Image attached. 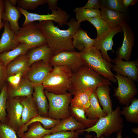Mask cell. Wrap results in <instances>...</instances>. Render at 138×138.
<instances>
[{"label":"cell","mask_w":138,"mask_h":138,"mask_svg":"<svg viewBox=\"0 0 138 138\" xmlns=\"http://www.w3.org/2000/svg\"><path fill=\"white\" fill-rule=\"evenodd\" d=\"M18 7L27 10H33L45 4V0H17Z\"/></svg>","instance_id":"74e56055"},{"label":"cell","mask_w":138,"mask_h":138,"mask_svg":"<svg viewBox=\"0 0 138 138\" xmlns=\"http://www.w3.org/2000/svg\"><path fill=\"white\" fill-rule=\"evenodd\" d=\"M3 2L4 7L2 14V20L8 22L12 30L15 33L20 28L18 21L21 13L18 7L12 5L9 0L3 1Z\"/></svg>","instance_id":"2e32d148"},{"label":"cell","mask_w":138,"mask_h":138,"mask_svg":"<svg viewBox=\"0 0 138 138\" xmlns=\"http://www.w3.org/2000/svg\"><path fill=\"white\" fill-rule=\"evenodd\" d=\"M44 91L42 84L34 85L32 96L37 107L39 115L48 117L49 104Z\"/></svg>","instance_id":"7402d4cb"},{"label":"cell","mask_w":138,"mask_h":138,"mask_svg":"<svg viewBox=\"0 0 138 138\" xmlns=\"http://www.w3.org/2000/svg\"><path fill=\"white\" fill-rule=\"evenodd\" d=\"M7 86L5 84L0 93V122L5 123L7 116L6 103L8 98Z\"/></svg>","instance_id":"8d00e7d4"},{"label":"cell","mask_w":138,"mask_h":138,"mask_svg":"<svg viewBox=\"0 0 138 138\" xmlns=\"http://www.w3.org/2000/svg\"><path fill=\"white\" fill-rule=\"evenodd\" d=\"M2 21L4 31L0 39V54L16 48L21 43L16 39L15 33L11 29L9 23Z\"/></svg>","instance_id":"e0dca14e"},{"label":"cell","mask_w":138,"mask_h":138,"mask_svg":"<svg viewBox=\"0 0 138 138\" xmlns=\"http://www.w3.org/2000/svg\"><path fill=\"white\" fill-rule=\"evenodd\" d=\"M46 3L48 5V7L52 11H55L57 10L58 7V0H45Z\"/></svg>","instance_id":"ee69618b"},{"label":"cell","mask_w":138,"mask_h":138,"mask_svg":"<svg viewBox=\"0 0 138 138\" xmlns=\"http://www.w3.org/2000/svg\"><path fill=\"white\" fill-rule=\"evenodd\" d=\"M95 41V39L89 37L87 31L79 28L73 36L72 45L81 52L94 46Z\"/></svg>","instance_id":"cb8c5ba5"},{"label":"cell","mask_w":138,"mask_h":138,"mask_svg":"<svg viewBox=\"0 0 138 138\" xmlns=\"http://www.w3.org/2000/svg\"><path fill=\"white\" fill-rule=\"evenodd\" d=\"M81 133L78 130L60 131L46 134L42 138H77Z\"/></svg>","instance_id":"f35d334b"},{"label":"cell","mask_w":138,"mask_h":138,"mask_svg":"<svg viewBox=\"0 0 138 138\" xmlns=\"http://www.w3.org/2000/svg\"><path fill=\"white\" fill-rule=\"evenodd\" d=\"M113 61L115 64L113 70L120 75L133 81L138 80V68L137 62L134 61H124L116 57Z\"/></svg>","instance_id":"9a60e30c"},{"label":"cell","mask_w":138,"mask_h":138,"mask_svg":"<svg viewBox=\"0 0 138 138\" xmlns=\"http://www.w3.org/2000/svg\"><path fill=\"white\" fill-rule=\"evenodd\" d=\"M49 63L52 67L60 66L66 67L73 72L84 65L79 52L67 51L52 55Z\"/></svg>","instance_id":"9c48e42d"},{"label":"cell","mask_w":138,"mask_h":138,"mask_svg":"<svg viewBox=\"0 0 138 138\" xmlns=\"http://www.w3.org/2000/svg\"><path fill=\"white\" fill-rule=\"evenodd\" d=\"M122 31L121 26L111 28L108 32L99 38L95 39L94 46L98 50L101 51L103 58L111 64H112L111 62L114 63V61L108 56V51H113L112 49L114 45L113 37L116 34L121 32Z\"/></svg>","instance_id":"7c38bea8"},{"label":"cell","mask_w":138,"mask_h":138,"mask_svg":"<svg viewBox=\"0 0 138 138\" xmlns=\"http://www.w3.org/2000/svg\"><path fill=\"white\" fill-rule=\"evenodd\" d=\"M131 131L134 133L138 135V128H133Z\"/></svg>","instance_id":"681fc988"},{"label":"cell","mask_w":138,"mask_h":138,"mask_svg":"<svg viewBox=\"0 0 138 138\" xmlns=\"http://www.w3.org/2000/svg\"><path fill=\"white\" fill-rule=\"evenodd\" d=\"M18 8L20 12L24 16L25 20L22 26L28 23L38 21L39 22L51 20L58 23L60 27H62L67 22L70 15L64 10L58 7L55 11H52L51 14L41 15L28 12L20 7Z\"/></svg>","instance_id":"30bf717a"},{"label":"cell","mask_w":138,"mask_h":138,"mask_svg":"<svg viewBox=\"0 0 138 138\" xmlns=\"http://www.w3.org/2000/svg\"><path fill=\"white\" fill-rule=\"evenodd\" d=\"M85 113L88 119L92 120L99 119L107 115L101 108L95 92L91 95L90 106L85 111Z\"/></svg>","instance_id":"f1b7e54d"},{"label":"cell","mask_w":138,"mask_h":138,"mask_svg":"<svg viewBox=\"0 0 138 138\" xmlns=\"http://www.w3.org/2000/svg\"><path fill=\"white\" fill-rule=\"evenodd\" d=\"M122 4L124 7L128 9L130 5H135L138 1L137 0H122Z\"/></svg>","instance_id":"f6af8a7d"},{"label":"cell","mask_w":138,"mask_h":138,"mask_svg":"<svg viewBox=\"0 0 138 138\" xmlns=\"http://www.w3.org/2000/svg\"><path fill=\"white\" fill-rule=\"evenodd\" d=\"M104 84L112 85L108 79L84 65L73 72L69 91L72 95L89 89L95 91L98 87Z\"/></svg>","instance_id":"7a4b0ae2"},{"label":"cell","mask_w":138,"mask_h":138,"mask_svg":"<svg viewBox=\"0 0 138 138\" xmlns=\"http://www.w3.org/2000/svg\"><path fill=\"white\" fill-rule=\"evenodd\" d=\"M31 48L22 43L16 48L0 54V61L6 66L18 56L27 53Z\"/></svg>","instance_id":"83f0119b"},{"label":"cell","mask_w":138,"mask_h":138,"mask_svg":"<svg viewBox=\"0 0 138 138\" xmlns=\"http://www.w3.org/2000/svg\"><path fill=\"white\" fill-rule=\"evenodd\" d=\"M73 72L65 67L55 66L44 81V90L55 94L65 93L70 89Z\"/></svg>","instance_id":"3957f363"},{"label":"cell","mask_w":138,"mask_h":138,"mask_svg":"<svg viewBox=\"0 0 138 138\" xmlns=\"http://www.w3.org/2000/svg\"><path fill=\"white\" fill-rule=\"evenodd\" d=\"M20 97V102L23 106L21 128L31 119L39 114L32 95Z\"/></svg>","instance_id":"ac0fdd59"},{"label":"cell","mask_w":138,"mask_h":138,"mask_svg":"<svg viewBox=\"0 0 138 138\" xmlns=\"http://www.w3.org/2000/svg\"><path fill=\"white\" fill-rule=\"evenodd\" d=\"M61 121V120L53 119L39 115L32 118L25 124L20 129L17 133V134L18 136L20 138L23 134L27 131L29 126L31 123L35 122H40L44 128L49 130L54 127Z\"/></svg>","instance_id":"4316f807"},{"label":"cell","mask_w":138,"mask_h":138,"mask_svg":"<svg viewBox=\"0 0 138 138\" xmlns=\"http://www.w3.org/2000/svg\"><path fill=\"white\" fill-rule=\"evenodd\" d=\"M94 92L92 89H89L75 94L71 99L70 106L80 107L85 111L89 107L90 96Z\"/></svg>","instance_id":"f546056e"},{"label":"cell","mask_w":138,"mask_h":138,"mask_svg":"<svg viewBox=\"0 0 138 138\" xmlns=\"http://www.w3.org/2000/svg\"><path fill=\"white\" fill-rule=\"evenodd\" d=\"M123 33V40L121 46L116 52L117 57L129 61L134 45L135 36L131 27L127 23L121 26Z\"/></svg>","instance_id":"5bb4252c"},{"label":"cell","mask_w":138,"mask_h":138,"mask_svg":"<svg viewBox=\"0 0 138 138\" xmlns=\"http://www.w3.org/2000/svg\"><path fill=\"white\" fill-rule=\"evenodd\" d=\"M108 84H104L98 87L95 91L103 110L106 114L113 110L111 100L110 96V88Z\"/></svg>","instance_id":"d4e9b609"},{"label":"cell","mask_w":138,"mask_h":138,"mask_svg":"<svg viewBox=\"0 0 138 138\" xmlns=\"http://www.w3.org/2000/svg\"><path fill=\"white\" fill-rule=\"evenodd\" d=\"M35 24L45 37L47 44L51 49L53 55L63 51H72L74 49L73 37L80 28V25L74 17L66 24L68 27L66 30L60 29L51 20L35 23Z\"/></svg>","instance_id":"6da1fadb"},{"label":"cell","mask_w":138,"mask_h":138,"mask_svg":"<svg viewBox=\"0 0 138 138\" xmlns=\"http://www.w3.org/2000/svg\"><path fill=\"white\" fill-rule=\"evenodd\" d=\"M15 34L19 42L28 45L32 49L47 44L44 35L34 22L23 26Z\"/></svg>","instance_id":"52a82bcc"},{"label":"cell","mask_w":138,"mask_h":138,"mask_svg":"<svg viewBox=\"0 0 138 138\" xmlns=\"http://www.w3.org/2000/svg\"><path fill=\"white\" fill-rule=\"evenodd\" d=\"M114 76L118 86L114 90V96L121 104L128 106L137 94V88L134 81L127 77L117 73Z\"/></svg>","instance_id":"ba28073f"},{"label":"cell","mask_w":138,"mask_h":138,"mask_svg":"<svg viewBox=\"0 0 138 138\" xmlns=\"http://www.w3.org/2000/svg\"><path fill=\"white\" fill-rule=\"evenodd\" d=\"M122 130L118 131L117 132L116 138H122ZM99 138H107L105 137L103 135H101ZM126 138H129V137H127Z\"/></svg>","instance_id":"7dc6e473"},{"label":"cell","mask_w":138,"mask_h":138,"mask_svg":"<svg viewBox=\"0 0 138 138\" xmlns=\"http://www.w3.org/2000/svg\"><path fill=\"white\" fill-rule=\"evenodd\" d=\"M86 127L77 121L72 116L61 120V121L50 129L51 133L63 131H74L85 129Z\"/></svg>","instance_id":"484cf974"},{"label":"cell","mask_w":138,"mask_h":138,"mask_svg":"<svg viewBox=\"0 0 138 138\" xmlns=\"http://www.w3.org/2000/svg\"><path fill=\"white\" fill-rule=\"evenodd\" d=\"M121 115L125 116L127 121L134 123H138V99L134 98L131 104L123 107L121 111Z\"/></svg>","instance_id":"d6a6232c"},{"label":"cell","mask_w":138,"mask_h":138,"mask_svg":"<svg viewBox=\"0 0 138 138\" xmlns=\"http://www.w3.org/2000/svg\"><path fill=\"white\" fill-rule=\"evenodd\" d=\"M9 1L12 5L14 6H15L17 3V0H9Z\"/></svg>","instance_id":"c3c4849f"},{"label":"cell","mask_w":138,"mask_h":138,"mask_svg":"<svg viewBox=\"0 0 138 138\" xmlns=\"http://www.w3.org/2000/svg\"><path fill=\"white\" fill-rule=\"evenodd\" d=\"M44 93L48 101V117L61 120L70 117L69 105L72 98L70 93L58 94L45 90Z\"/></svg>","instance_id":"8992f818"},{"label":"cell","mask_w":138,"mask_h":138,"mask_svg":"<svg viewBox=\"0 0 138 138\" xmlns=\"http://www.w3.org/2000/svg\"><path fill=\"white\" fill-rule=\"evenodd\" d=\"M4 4L3 1L0 0V30L4 27V24L2 19V14Z\"/></svg>","instance_id":"bcb514c9"},{"label":"cell","mask_w":138,"mask_h":138,"mask_svg":"<svg viewBox=\"0 0 138 138\" xmlns=\"http://www.w3.org/2000/svg\"><path fill=\"white\" fill-rule=\"evenodd\" d=\"M121 109L117 106L114 110L99 118L92 127L78 130L81 133L86 132L88 133L93 132L96 134V138L103 135L107 138L113 133L122 130L123 127V120L121 116Z\"/></svg>","instance_id":"277c9868"},{"label":"cell","mask_w":138,"mask_h":138,"mask_svg":"<svg viewBox=\"0 0 138 138\" xmlns=\"http://www.w3.org/2000/svg\"><path fill=\"white\" fill-rule=\"evenodd\" d=\"M74 11L76 13V20L80 23L88 19L101 16L100 11L93 9L77 7Z\"/></svg>","instance_id":"836d02e7"},{"label":"cell","mask_w":138,"mask_h":138,"mask_svg":"<svg viewBox=\"0 0 138 138\" xmlns=\"http://www.w3.org/2000/svg\"><path fill=\"white\" fill-rule=\"evenodd\" d=\"M34 86L33 84L26 78L21 79L19 84L16 87L7 86V98L32 95L34 91Z\"/></svg>","instance_id":"ffe728a7"},{"label":"cell","mask_w":138,"mask_h":138,"mask_svg":"<svg viewBox=\"0 0 138 138\" xmlns=\"http://www.w3.org/2000/svg\"><path fill=\"white\" fill-rule=\"evenodd\" d=\"M23 75L21 73H18L8 77L7 80L10 83V86L13 87H16L19 84Z\"/></svg>","instance_id":"60d3db41"},{"label":"cell","mask_w":138,"mask_h":138,"mask_svg":"<svg viewBox=\"0 0 138 138\" xmlns=\"http://www.w3.org/2000/svg\"><path fill=\"white\" fill-rule=\"evenodd\" d=\"M27 131L23 134L20 138H42L45 135L51 133L50 129H45L38 122H35L30 124Z\"/></svg>","instance_id":"4dcf8cb0"},{"label":"cell","mask_w":138,"mask_h":138,"mask_svg":"<svg viewBox=\"0 0 138 138\" xmlns=\"http://www.w3.org/2000/svg\"><path fill=\"white\" fill-rule=\"evenodd\" d=\"M101 16L110 28L121 26L127 23V13H123L109 9H101Z\"/></svg>","instance_id":"44dd1931"},{"label":"cell","mask_w":138,"mask_h":138,"mask_svg":"<svg viewBox=\"0 0 138 138\" xmlns=\"http://www.w3.org/2000/svg\"><path fill=\"white\" fill-rule=\"evenodd\" d=\"M87 21L92 24L96 29V38H99L108 32L111 28L101 16L88 19Z\"/></svg>","instance_id":"e575fe53"},{"label":"cell","mask_w":138,"mask_h":138,"mask_svg":"<svg viewBox=\"0 0 138 138\" xmlns=\"http://www.w3.org/2000/svg\"><path fill=\"white\" fill-rule=\"evenodd\" d=\"M69 111L70 116H72L77 121L87 128L94 125L98 119H88L86 116L85 110L80 107L70 106Z\"/></svg>","instance_id":"1f68e13d"},{"label":"cell","mask_w":138,"mask_h":138,"mask_svg":"<svg viewBox=\"0 0 138 138\" xmlns=\"http://www.w3.org/2000/svg\"><path fill=\"white\" fill-rule=\"evenodd\" d=\"M29 68L26 53L18 56L6 66L7 74L8 77L20 72L24 74L27 73Z\"/></svg>","instance_id":"603a6c76"},{"label":"cell","mask_w":138,"mask_h":138,"mask_svg":"<svg viewBox=\"0 0 138 138\" xmlns=\"http://www.w3.org/2000/svg\"><path fill=\"white\" fill-rule=\"evenodd\" d=\"M27 53L30 67L34 63L43 61L49 63L53 55L52 51L47 44L32 48Z\"/></svg>","instance_id":"d6986e66"},{"label":"cell","mask_w":138,"mask_h":138,"mask_svg":"<svg viewBox=\"0 0 138 138\" xmlns=\"http://www.w3.org/2000/svg\"><path fill=\"white\" fill-rule=\"evenodd\" d=\"M0 138H18L17 133L5 123L0 122Z\"/></svg>","instance_id":"ab89813d"},{"label":"cell","mask_w":138,"mask_h":138,"mask_svg":"<svg viewBox=\"0 0 138 138\" xmlns=\"http://www.w3.org/2000/svg\"><path fill=\"white\" fill-rule=\"evenodd\" d=\"M79 52L85 65L110 81L117 82L111 70L113 66L103 58L100 51L93 46Z\"/></svg>","instance_id":"5b68a950"},{"label":"cell","mask_w":138,"mask_h":138,"mask_svg":"<svg viewBox=\"0 0 138 138\" xmlns=\"http://www.w3.org/2000/svg\"><path fill=\"white\" fill-rule=\"evenodd\" d=\"M52 68L49 63L43 61L36 62L30 67L26 78L34 86L42 84Z\"/></svg>","instance_id":"4fadbf2b"},{"label":"cell","mask_w":138,"mask_h":138,"mask_svg":"<svg viewBox=\"0 0 138 138\" xmlns=\"http://www.w3.org/2000/svg\"><path fill=\"white\" fill-rule=\"evenodd\" d=\"M93 137V136L89 134L88 133L86 135L85 138H91Z\"/></svg>","instance_id":"f907efd6"},{"label":"cell","mask_w":138,"mask_h":138,"mask_svg":"<svg viewBox=\"0 0 138 138\" xmlns=\"http://www.w3.org/2000/svg\"><path fill=\"white\" fill-rule=\"evenodd\" d=\"M1 91H0V93Z\"/></svg>","instance_id":"816d5d0a"},{"label":"cell","mask_w":138,"mask_h":138,"mask_svg":"<svg viewBox=\"0 0 138 138\" xmlns=\"http://www.w3.org/2000/svg\"><path fill=\"white\" fill-rule=\"evenodd\" d=\"M8 77L6 72V66L0 61V91H1L5 84V81Z\"/></svg>","instance_id":"b9f144b4"},{"label":"cell","mask_w":138,"mask_h":138,"mask_svg":"<svg viewBox=\"0 0 138 138\" xmlns=\"http://www.w3.org/2000/svg\"><path fill=\"white\" fill-rule=\"evenodd\" d=\"M104 8L123 13L128 12V9L123 5L122 0H101L100 9Z\"/></svg>","instance_id":"d590c367"},{"label":"cell","mask_w":138,"mask_h":138,"mask_svg":"<svg viewBox=\"0 0 138 138\" xmlns=\"http://www.w3.org/2000/svg\"><path fill=\"white\" fill-rule=\"evenodd\" d=\"M22 110L23 106L20 102V97L7 98L5 123L16 133L21 127Z\"/></svg>","instance_id":"8fae6325"},{"label":"cell","mask_w":138,"mask_h":138,"mask_svg":"<svg viewBox=\"0 0 138 138\" xmlns=\"http://www.w3.org/2000/svg\"><path fill=\"white\" fill-rule=\"evenodd\" d=\"M101 7V0H89L83 8L99 10Z\"/></svg>","instance_id":"7bdbcfd3"}]
</instances>
